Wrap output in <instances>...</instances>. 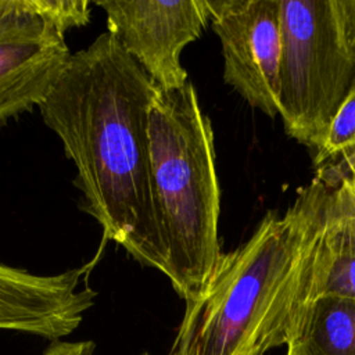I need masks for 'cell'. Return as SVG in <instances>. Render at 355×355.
<instances>
[{
  "instance_id": "1",
  "label": "cell",
  "mask_w": 355,
  "mask_h": 355,
  "mask_svg": "<svg viewBox=\"0 0 355 355\" xmlns=\"http://www.w3.org/2000/svg\"><path fill=\"white\" fill-rule=\"evenodd\" d=\"M154 89L144 69L105 31L71 54L39 111L75 164L85 209L104 237L166 276L168 247L151 182Z\"/></svg>"
},
{
  "instance_id": "2",
  "label": "cell",
  "mask_w": 355,
  "mask_h": 355,
  "mask_svg": "<svg viewBox=\"0 0 355 355\" xmlns=\"http://www.w3.org/2000/svg\"><path fill=\"white\" fill-rule=\"evenodd\" d=\"M324 190L315 175L284 214L268 211L243 244L222 252L162 355H266L297 337L315 300Z\"/></svg>"
},
{
  "instance_id": "3",
  "label": "cell",
  "mask_w": 355,
  "mask_h": 355,
  "mask_svg": "<svg viewBox=\"0 0 355 355\" xmlns=\"http://www.w3.org/2000/svg\"><path fill=\"white\" fill-rule=\"evenodd\" d=\"M148 133L154 205L168 247L166 277L187 302L204 290L222 255L214 130L190 80L173 90L155 86Z\"/></svg>"
},
{
  "instance_id": "4",
  "label": "cell",
  "mask_w": 355,
  "mask_h": 355,
  "mask_svg": "<svg viewBox=\"0 0 355 355\" xmlns=\"http://www.w3.org/2000/svg\"><path fill=\"white\" fill-rule=\"evenodd\" d=\"M279 115L287 136L316 150L355 82V42L341 0H280Z\"/></svg>"
},
{
  "instance_id": "5",
  "label": "cell",
  "mask_w": 355,
  "mask_h": 355,
  "mask_svg": "<svg viewBox=\"0 0 355 355\" xmlns=\"http://www.w3.org/2000/svg\"><path fill=\"white\" fill-rule=\"evenodd\" d=\"M223 57V80L251 107L279 115L280 0H207Z\"/></svg>"
},
{
  "instance_id": "6",
  "label": "cell",
  "mask_w": 355,
  "mask_h": 355,
  "mask_svg": "<svg viewBox=\"0 0 355 355\" xmlns=\"http://www.w3.org/2000/svg\"><path fill=\"white\" fill-rule=\"evenodd\" d=\"M107 17V32L165 90L183 87L189 75L180 62L183 49L209 24L207 0H96Z\"/></svg>"
},
{
  "instance_id": "7",
  "label": "cell",
  "mask_w": 355,
  "mask_h": 355,
  "mask_svg": "<svg viewBox=\"0 0 355 355\" xmlns=\"http://www.w3.org/2000/svg\"><path fill=\"white\" fill-rule=\"evenodd\" d=\"M71 53L31 0H0V123L44 100Z\"/></svg>"
},
{
  "instance_id": "8",
  "label": "cell",
  "mask_w": 355,
  "mask_h": 355,
  "mask_svg": "<svg viewBox=\"0 0 355 355\" xmlns=\"http://www.w3.org/2000/svg\"><path fill=\"white\" fill-rule=\"evenodd\" d=\"M83 269L35 275L0 263V330L57 341L75 331L97 293L80 288Z\"/></svg>"
},
{
  "instance_id": "9",
  "label": "cell",
  "mask_w": 355,
  "mask_h": 355,
  "mask_svg": "<svg viewBox=\"0 0 355 355\" xmlns=\"http://www.w3.org/2000/svg\"><path fill=\"white\" fill-rule=\"evenodd\" d=\"M315 175L326 190L315 251L313 295L355 300V187L330 171Z\"/></svg>"
},
{
  "instance_id": "10",
  "label": "cell",
  "mask_w": 355,
  "mask_h": 355,
  "mask_svg": "<svg viewBox=\"0 0 355 355\" xmlns=\"http://www.w3.org/2000/svg\"><path fill=\"white\" fill-rule=\"evenodd\" d=\"M286 355H355V300L315 298Z\"/></svg>"
},
{
  "instance_id": "11",
  "label": "cell",
  "mask_w": 355,
  "mask_h": 355,
  "mask_svg": "<svg viewBox=\"0 0 355 355\" xmlns=\"http://www.w3.org/2000/svg\"><path fill=\"white\" fill-rule=\"evenodd\" d=\"M355 141V82L334 116L323 143L315 150V171L323 169L333 162Z\"/></svg>"
},
{
  "instance_id": "12",
  "label": "cell",
  "mask_w": 355,
  "mask_h": 355,
  "mask_svg": "<svg viewBox=\"0 0 355 355\" xmlns=\"http://www.w3.org/2000/svg\"><path fill=\"white\" fill-rule=\"evenodd\" d=\"M35 10L50 21L61 33L83 26L90 19L87 0H31Z\"/></svg>"
},
{
  "instance_id": "13",
  "label": "cell",
  "mask_w": 355,
  "mask_h": 355,
  "mask_svg": "<svg viewBox=\"0 0 355 355\" xmlns=\"http://www.w3.org/2000/svg\"><path fill=\"white\" fill-rule=\"evenodd\" d=\"M96 343L93 340L83 341H51L43 355H94Z\"/></svg>"
},
{
  "instance_id": "14",
  "label": "cell",
  "mask_w": 355,
  "mask_h": 355,
  "mask_svg": "<svg viewBox=\"0 0 355 355\" xmlns=\"http://www.w3.org/2000/svg\"><path fill=\"white\" fill-rule=\"evenodd\" d=\"M319 171H330L333 173L341 175L347 178L351 182V184L355 187V141L348 146V148L337 158L336 162Z\"/></svg>"
}]
</instances>
